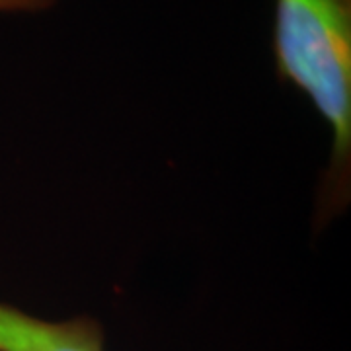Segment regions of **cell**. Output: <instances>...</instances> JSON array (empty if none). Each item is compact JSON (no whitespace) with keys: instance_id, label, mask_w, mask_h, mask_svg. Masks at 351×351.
<instances>
[{"instance_id":"cell-3","label":"cell","mask_w":351,"mask_h":351,"mask_svg":"<svg viewBox=\"0 0 351 351\" xmlns=\"http://www.w3.org/2000/svg\"><path fill=\"white\" fill-rule=\"evenodd\" d=\"M57 2L59 0H0V14L43 12Z\"/></svg>"},{"instance_id":"cell-2","label":"cell","mask_w":351,"mask_h":351,"mask_svg":"<svg viewBox=\"0 0 351 351\" xmlns=\"http://www.w3.org/2000/svg\"><path fill=\"white\" fill-rule=\"evenodd\" d=\"M0 351H106L104 330L92 316L43 320L0 302Z\"/></svg>"},{"instance_id":"cell-1","label":"cell","mask_w":351,"mask_h":351,"mask_svg":"<svg viewBox=\"0 0 351 351\" xmlns=\"http://www.w3.org/2000/svg\"><path fill=\"white\" fill-rule=\"evenodd\" d=\"M271 45L277 78L304 94L330 127L316 201V225H326L351 197V0H276Z\"/></svg>"}]
</instances>
